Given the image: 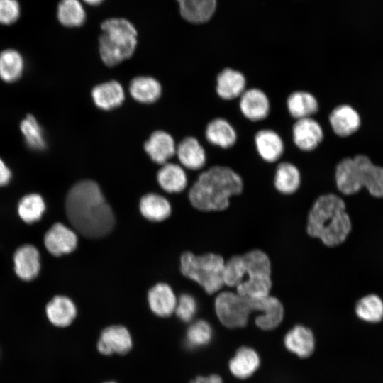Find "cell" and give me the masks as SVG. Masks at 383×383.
Returning <instances> with one entry per match:
<instances>
[{"label": "cell", "instance_id": "3957f363", "mask_svg": "<svg viewBox=\"0 0 383 383\" xmlns=\"http://www.w3.org/2000/svg\"><path fill=\"white\" fill-rule=\"evenodd\" d=\"M351 230V221L344 201L335 194L321 196L308 217L307 232L327 246L342 243Z\"/></svg>", "mask_w": 383, "mask_h": 383}, {"label": "cell", "instance_id": "5b68a950", "mask_svg": "<svg viewBox=\"0 0 383 383\" xmlns=\"http://www.w3.org/2000/svg\"><path fill=\"white\" fill-rule=\"evenodd\" d=\"M180 260L183 275L197 282L208 294L218 291L224 285L225 262L221 256L213 253L196 256L186 252Z\"/></svg>", "mask_w": 383, "mask_h": 383}, {"label": "cell", "instance_id": "2e32d148", "mask_svg": "<svg viewBox=\"0 0 383 383\" xmlns=\"http://www.w3.org/2000/svg\"><path fill=\"white\" fill-rule=\"evenodd\" d=\"M91 97L96 106L109 111L122 104L125 93L120 82L111 80L95 86L91 90Z\"/></svg>", "mask_w": 383, "mask_h": 383}, {"label": "cell", "instance_id": "ffe728a7", "mask_svg": "<svg viewBox=\"0 0 383 383\" xmlns=\"http://www.w3.org/2000/svg\"><path fill=\"white\" fill-rule=\"evenodd\" d=\"M180 163L187 169L199 170L206 163V151L194 137L184 138L176 147L175 153Z\"/></svg>", "mask_w": 383, "mask_h": 383}, {"label": "cell", "instance_id": "f35d334b", "mask_svg": "<svg viewBox=\"0 0 383 383\" xmlns=\"http://www.w3.org/2000/svg\"><path fill=\"white\" fill-rule=\"evenodd\" d=\"M21 13L17 0H0V23L10 25L15 23Z\"/></svg>", "mask_w": 383, "mask_h": 383}, {"label": "cell", "instance_id": "7bdbcfd3", "mask_svg": "<svg viewBox=\"0 0 383 383\" xmlns=\"http://www.w3.org/2000/svg\"><path fill=\"white\" fill-rule=\"evenodd\" d=\"M104 383H116L115 382H104Z\"/></svg>", "mask_w": 383, "mask_h": 383}, {"label": "cell", "instance_id": "d6986e66", "mask_svg": "<svg viewBox=\"0 0 383 383\" xmlns=\"http://www.w3.org/2000/svg\"><path fill=\"white\" fill-rule=\"evenodd\" d=\"M45 312L48 319L53 326L63 328L70 326L74 320L77 308L70 298L56 296L46 305Z\"/></svg>", "mask_w": 383, "mask_h": 383}, {"label": "cell", "instance_id": "1f68e13d", "mask_svg": "<svg viewBox=\"0 0 383 383\" xmlns=\"http://www.w3.org/2000/svg\"><path fill=\"white\" fill-rule=\"evenodd\" d=\"M261 313L255 318L256 325L263 330H271L281 323L284 316V309L281 302L272 296H267L260 311Z\"/></svg>", "mask_w": 383, "mask_h": 383}, {"label": "cell", "instance_id": "d4e9b609", "mask_svg": "<svg viewBox=\"0 0 383 383\" xmlns=\"http://www.w3.org/2000/svg\"><path fill=\"white\" fill-rule=\"evenodd\" d=\"M128 90L133 99L142 104L154 103L162 94L160 83L149 76L133 78L129 84Z\"/></svg>", "mask_w": 383, "mask_h": 383}, {"label": "cell", "instance_id": "4316f807", "mask_svg": "<svg viewBox=\"0 0 383 383\" xmlns=\"http://www.w3.org/2000/svg\"><path fill=\"white\" fill-rule=\"evenodd\" d=\"M159 185L169 193L183 191L187 183V174L184 169L174 163L162 165L157 174Z\"/></svg>", "mask_w": 383, "mask_h": 383}, {"label": "cell", "instance_id": "cb8c5ba5", "mask_svg": "<svg viewBox=\"0 0 383 383\" xmlns=\"http://www.w3.org/2000/svg\"><path fill=\"white\" fill-rule=\"evenodd\" d=\"M182 17L192 23H203L213 16L216 0H177Z\"/></svg>", "mask_w": 383, "mask_h": 383}, {"label": "cell", "instance_id": "b9f144b4", "mask_svg": "<svg viewBox=\"0 0 383 383\" xmlns=\"http://www.w3.org/2000/svg\"><path fill=\"white\" fill-rule=\"evenodd\" d=\"M86 4L91 6H97L101 4L104 0H82Z\"/></svg>", "mask_w": 383, "mask_h": 383}, {"label": "cell", "instance_id": "4fadbf2b", "mask_svg": "<svg viewBox=\"0 0 383 383\" xmlns=\"http://www.w3.org/2000/svg\"><path fill=\"white\" fill-rule=\"evenodd\" d=\"M254 141L258 155L267 162H275L284 154L283 139L277 132L272 129H260L255 133Z\"/></svg>", "mask_w": 383, "mask_h": 383}, {"label": "cell", "instance_id": "83f0119b", "mask_svg": "<svg viewBox=\"0 0 383 383\" xmlns=\"http://www.w3.org/2000/svg\"><path fill=\"white\" fill-rule=\"evenodd\" d=\"M260 365L257 353L248 347L239 348L229 362V369L236 377L245 379L252 375Z\"/></svg>", "mask_w": 383, "mask_h": 383}, {"label": "cell", "instance_id": "30bf717a", "mask_svg": "<svg viewBox=\"0 0 383 383\" xmlns=\"http://www.w3.org/2000/svg\"><path fill=\"white\" fill-rule=\"evenodd\" d=\"M44 243L50 254L60 256L74 250L77 245V237L70 228L57 223L45 233Z\"/></svg>", "mask_w": 383, "mask_h": 383}, {"label": "cell", "instance_id": "277c9868", "mask_svg": "<svg viewBox=\"0 0 383 383\" xmlns=\"http://www.w3.org/2000/svg\"><path fill=\"white\" fill-rule=\"evenodd\" d=\"M99 55L103 62L113 67L131 57L137 46V30L127 19L111 18L101 24Z\"/></svg>", "mask_w": 383, "mask_h": 383}, {"label": "cell", "instance_id": "8d00e7d4", "mask_svg": "<svg viewBox=\"0 0 383 383\" xmlns=\"http://www.w3.org/2000/svg\"><path fill=\"white\" fill-rule=\"evenodd\" d=\"M213 337L210 324L204 320L193 323L187 329L185 345L189 349H197L208 345Z\"/></svg>", "mask_w": 383, "mask_h": 383}, {"label": "cell", "instance_id": "ba28073f", "mask_svg": "<svg viewBox=\"0 0 383 383\" xmlns=\"http://www.w3.org/2000/svg\"><path fill=\"white\" fill-rule=\"evenodd\" d=\"M133 346L128 330L123 326H111L104 329L97 342L98 351L104 355H124Z\"/></svg>", "mask_w": 383, "mask_h": 383}, {"label": "cell", "instance_id": "d6a6232c", "mask_svg": "<svg viewBox=\"0 0 383 383\" xmlns=\"http://www.w3.org/2000/svg\"><path fill=\"white\" fill-rule=\"evenodd\" d=\"M57 16L60 23L66 27H79L86 20V12L79 0H60Z\"/></svg>", "mask_w": 383, "mask_h": 383}, {"label": "cell", "instance_id": "e0dca14e", "mask_svg": "<svg viewBox=\"0 0 383 383\" xmlns=\"http://www.w3.org/2000/svg\"><path fill=\"white\" fill-rule=\"evenodd\" d=\"M16 274L23 280L30 281L39 273L40 255L35 246L25 245L18 248L13 256Z\"/></svg>", "mask_w": 383, "mask_h": 383}, {"label": "cell", "instance_id": "ab89813d", "mask_svg": "<svg viewBox=\"0 0 383 383\" xmlns=\"http://www.w3.org/2000/svg\"><path fill=\"white\" fill-rule=\"evenodd\" d=\"M11 178V172L0 157V187L6 185Z\"/></svg>", "mask_w": 383, "mask_h": 383}, {"label": "cell", "instance_id": "8992f818", "mask_svg": "<svg viewBox=\"0 0 383 383\" xmlns=\"http://www.w3.org/2000/svg\"><path fill=\"white\" fill-rule=\"evenodd\" d=\"M215 310L220 321L228 328L244 327L250 313L256 311V299L231 292L219 294L215 301Z\"/></svg>", "mask_w": 383, "mask_h": 383}, {"label": "cell", "instance_id": "603a6c76", "mask_svg": "<svg viewBox=\"0 0 383 383\" xmlns=\"http://www.w3.org/2000/svg\"><path fill=\"white\" fill-rule=\"evenodd\" d=\"M286 104L289 113L296 120L312 117L319 109L316 96L304 90L292 92L287 99Z\"/></svg>", "mask_w": 383, "mask_h": 383}, {"label": "cell", "instance_id": "52a82bcc", "mask_svg": "<svg viewBox=\"0 0 383 383\" xmlns=\"http://www.w3.org/2000/svg\"><path fill=\"white\" fill-rule=\"evenodd\" d=\"M292 134L294 145L304 152L314 150L324 138L321 125L312 117L296 120Z\"/></svg>", "mask_w": 383, "mask_h": 383}, {"label": "cell", "instance_id": "7402d4cb", "mask_svg": "<svg viewBox=\"0 0 383 383\" xmlns=\"http://www.w3.org/2000/svg\"><path fill=\"white\" fill-rule=\"evenodd\" d=\"M151 311L160 317H167L174 311L177 299L171 287L160 283L152 287L148 295Z\"/></svg>", "mask_w": 383, "mask_h": 383}, {"label": "cell", "instance_id": "d590c367", "mask_svg": "<svg viewBox=\"0 0 383 383\" xmlns=\"http://www.w3.org/2000/svg\"><path fill=\"white\" fill-rule=\"evenodd\" d=\"M20 130L25 142L32 149L43 150L46 140L43 128L37 119L32 115H27L20 123Z\"/></svg>", "mask_w": 383, "mask_h": 383}, {"label": "cell", "instance_id": "f546056e", "mask_svg": "<svg viewBox=\"0 0 383 383\" xmlns=\"http://www.w3.org/2000/svg\"><path fill=\"white\" fill-rule=\"evenodd\" d=\"M140 211L145 218L152 221H161L170 215L171 206L162 196L150 193L141 198Z\"/></svg>", "mask_w": 383, "mask_h": 383}, {"label": "cell", "instance_id": "9c48e42d", "mask_svg": "<svg viewBox=\"0 0 383 383\" xmlns=\"http://www.w3.org/2000/svg\"><path fill=\"white\" fill-rule=\"evenodd\" d=\"M239 109L243 116L253 122L265 119L270 112V101L259 88L246 89L239 97Z\"/></svg>", "mask_w": 383, "mask_h": 383}, {"label": "cell", "instance_id": "44dd1931", "mask_svg": "<svg viewBox=\"0 0 383 383\" xmlns=\"http://www.w3.org/2000/svg\"><path fill=\"white\" fill-rule=\"evenodd\" d=\"M360 170L362 187L373 196L383 197V167L374 165L368 157L358 155L355 157Z\"/></svg>", "mask_w": 383, "mask_h": 383}, {"label": "cell", "instance_id": "7c38bea8", "mask_svg": "<svg viewBox=\"0 0 383 383\" xmlns=\"http://www.w3.org/2000/svg\"><path fill=\"white\" fill-rule=\"evenodd\" d=\"M328 120L333 131L340 137L351 135L358 130L361 123L358 112L348 104L335 107L330 113Z\"/></svg>", "mask_w": 383, "mask_h": 383}, {"label": "cell", "instance_id": "836d02e7", "mask_svg": "<svg viewBox=\"0 0 383 383\" xmlns=\"http://www.w3.org/2000/svg\"><path fill=\"white\" fill-rule=\"evenodd\" d=\"M45 210V204L42 196L38 194L24 196L18 205L20 218L27 223H33L40 219Z\"/></svg>", "mask_w": 383, "mask_h": 383}, {"label": "cell", "instance_id": "484cf974", "mask_svg": "<svg viewBox=\"0 0 383 383\" xmlns=\"http://www.w3.org/2000/svg\"><path fill=\"white\" fill-rule=\"evenodd\" d=\"M284 345L292 353L301 357H306L314 349V338L309 328L296 326L285 335Z\"/></svg>", "mask_w": 383, "mask_h": 383}, {"label": "cell", "instance_id": "ac0fdd59", "mask_svg": "<svg viewBox=\"0 0 383 383\" xmlns=\"http://www.w3.org/2000/svg\"><path fill=\"white\" fill-rule=\"evenodd\" d=\"M205 137L209 143L223 149L233 147L238 139L235 128L223 118L209 121L205 129Z\"/></svg>", "mask_w": 383, "mask_h": 383}, {"label": "cell", "instance_id": "5bb4252c", "mask_svg": "<svg viewBox=\"0 0 383 383\" xmlns=\"http://www.w3.org/2000/svg\"><path fill=\"white\" fill-rule=\"evenodd\" d=\"M335 177L338 189L344 194H355L362 187L360 167L355 157L340 160L335 167Z\"/></svg>", "mask_w": 383, "mask_h": 383}, {"label": "cell", "instance_id": "60d3db41", "mask_svg": "<svg viewBox=\"0 0 383 383\" xmlns=\"http://www.w3.org/2000/svg\"><path fill=\"white\" fill-rule=\"evenodd\" d=\"M190 383H222V379L216 374H211L207 377H197Z\"/></svg>", "mask_w": 383, "mask_h": 383}, {"label": "cell", "instance_id": "4dcf8cb0", "mask_svg": "<svg viewBox=\"0 0 383 383\" xmlns=\"http://www.w3.org/2000/svg\"><path fill=\"white\" fill-rule=\"evenodd\" d=\"M23 69V58L17 50L9 48L0 52V78L3 81L8 83L17 81Z\"/></svg>", "mask_w": 383, "mask_h": 383}, {"label": "cell", "instance_id": "e575fe53", "mask_svg": "<svg viewBox=\"0 0 383 383\" xmlns=\"http://www.w3.org/2000/svg\"><path fill=\"white\" fill-rule=\"evenodd\" d=\"M355 313L364 321L379 322L383 318V301L375 294L365 296L357 301Z\"/></svg>", "mask_w": 383, "mask_h": 383}, {"label": "cell", "instance_id": "74e56055", "mask_svg": "<svg viewBox=\"0 0 383 383\" xmlns=\"http://www.w3.org/2000/svg\"><path fill=\"white\" fill-rule=\"evenodd\" d=\"M196 301L192 295L183 294L177 299L174 311L181 321L184 322L192 321L196 314Z\"/></svg>", "mask_w": 383, "mask_h": 383}, {"label": "cell", "instance_id": "f1b7e54d", "mask_svg": "<svg viewBox=\"0 0 383 383\" xmlns=\"http://www.w3.org/2000/svg\"><path fill=\"white\" fill-rule=\"evenodd\" d=\"M301 184V173L298 167L292 162L279 163L275 171L274 184L282 194H290L295 192Z\"/></svg>", "mask_w": 383, "mask_h": 383}, {"label": "cell", "instance_id": "6da1fadb", "mask_svg": "<svg viewBox=\"0 0 383 383\" xmlns=\"http://www.w3.org/2000/svg\"><path fill=\"white\" fill-rule=\"evenodd\" d=\"M65 211L72 226L82 235L99 238L113 229L115 218L96 182L81 180L68 191Z\"/></svg>", "mask_w": 383, "mask_h": 383}, {"label": "cell", "instance_id": "9a60e30c", "mask_svg": "<svg viewBox=\"0 0 383 383\" xmlns=\"http://www.w3.org/2000/svg\"><path fill=\"white\" fill-rule=\"evenodd\" d=\"M176 145L170 134L164 131H154L144 143V150L150 159L164 165L176 153Z\"/></svg>", "mask_w": 383, "mask_h": 383}, {"label": "cell", "instance_id": "8fae6325", "mask_svg": "<svg viewBox=\"0 0 383 383\" xmlns=\"http://www.w3.org/2000/svg\"><path fill=\"white\" fill-rule=\"evenodd\" d=\"M247 81L245 75L239 70L226 67L217 75L216 91L223 100L239 98L246 89Z\"/></svg>", "mask_w": 383, "mask_h": 383}, {"label": "cell", "instance_id": "7a4b0ae2", "mask_svg": "<svg viewBox=\"0 0 383 383\" xmlns=\"http://www.w3.org/2000/svg\"><path fill=\"white\" fill-rule=\"evenodd\" d=\"M240 176L226 166H213L203 172L189 192L194 207L204 211H221L229 205V198L242 192Z\"/></svg>", "mask_w": 383, "mask_h": 383}]
</instances>
